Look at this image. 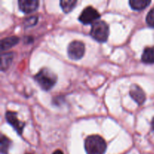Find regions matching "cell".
Masks as SVG:
<instances>
[{
	"label": "cell",
	"mask_w": 154,
	"mask_h": 154,
	"mask_svg": "<svg viewBox=\"0 0 154 154\" xmlns=\"http://www.w3.org/2000/svg\"><path fill=\"white\" fill-rule=\"evenodd\" d=\"M129 3L133 10L141 11L146 8L151 3V2L149 0H130Z\"/></svg>",
	"instance_id": "obj_11"
},
{
	"label": "cell",
	"mask_w": 154,
	"mask_h": 154,
	"mask_svg": "<svg viewBox=\"0 0 154 154\" xmlns=\"http://www.w3.org/2000/svg\"><path fill=\"white\" fill-rule=\"evenodd\" d=\"M146 22L149 26L154 28V8L148 12L146 17Z\"/></svg>",
	"instance_id": "obj_15"
},
{
	"label": "cell",
	"mask_w": 154,
	"mask_h": 154,
	"mask_svg": "<svg viewBox=\"0 0 154 154\" xmlns=\"http://www.w3.org/2000/svg\"><path fill=\"white\" fill-rule=\"evenodd\" d=\"M5 119L8 123L11 126H13L14 129L16 130V132L19 135L22 134L24 126H25V123L20 121L19 119L17 118V113L14 112V111H7L5 114Z\"/></svg>",
	"instance_id": "obj_6"
},
{
	"label": "cell",
	"mask_w": 154,
	"mask_h": 154,
	"mask_svg": "<svg viewBox=\"0 0 154 154\" xmlns=\"http://www.w3.org/2000/svg\"><path fill=\"white\" fill-rule=\"evenodd\" d=\"M84 147L87 154H105L107 144L102 137L93 135L86 138Z\"/></svg>",
	"instance_id": "obj_1"
},
{
	"label": "cell",
	"mask_w": 154,
	"mask_h": 154,
	"mask_svg": "<svg viewBox=\"0 0 154 154\" xmlns=\"http://www.w3.org/2000/svg\"><path fill=\"white\" fill-rule=\"evenodd\" d=\"M90 35L97 42H105L109 35V26L103 20H97L92 24Z\"/></svg>",
	"instance_id": "obj_3"
},
{
	"label": "cell",
	"mask_w": 154,
	"mask_h": 154,
	"mask_svg": "<svg viewBox=\"0 0 154 154\" xmlns=\"http://www.w3.org/2000/svg\"><path fill=\"white\" fill-rule=\"evenodd\" d=\"M129 94L132 99L138 105H142L146 100L145 93L142 89L136 84H132L130 87Z\"/></svg>",
	"instance_id": "obj_7"
},
{
	"label": "cell",
	"mask_w": 154,
	"mask_h": 154,
	"mask_svg": "<svg viewBox=\"0 0 154 154\" xmlns=\"http://www.w3.org/2000/svg\"><path fill=\"white\" fill-rule=\"evenodd\" d=\"M52 154H64V153H63V152L62 151V150H55V151H54Z\"/></svg>",
	"instance_id": "obj_17"
},
{
	"label": "cell",
	"mask_w": 154,
	"mask_h": 154,
	"mask_svg": "<svg viewBox=\"0 0 154 154\" xmlns=\"http://www.w3.org/2000/svg\"><path fill=\"white\" fill-rule=\"evenodd\" d=\"M11 140L5 135H2L1 141H0V150L2 154H7L8 152L9 147L11 146Z\"/></svg>",
	"instance_id": "obj_14"
},
{
	"label": "cell",
	"mask_w": 154,
	"mask_h": 154,
	"mask_svg": "<svg viewBox=\"0 0 154 154\" xmlns=\"http://www.w3.org/2000/svg\"><path fill=\"white\" fill-rule=\"evenodd\" d=\"M38 22V17L36 16H32L28 17L27 19H26V20L24 21V25L26 27H29L35 26Z\"/></svg>",
	"instance_id": "obj_16"
},
{
	"label": "cell",
	"mask_w": 154,
	"mask_h": 154,
	"mask_svg": "<svg viewBox=\"0 0 154 154\" xmlns=\"http://www.w3.org/2000/svg\"><path fill=\"white\" fill-rule=\"evenodd\" d=\"M35 80L42 90L48 91L56 84L57 76L49 69L44 68L35 75Z\"/></svg>",
	"instance_id": "obj_2"
},
{
	"label": "cell",
	"mask_w": 154,
	"mask_h": 154,
	"mask_svg": "<svg viewBox=\"0 0 154 154\" xmlns=\"http://www.w3.org/2000/svg\"><path fill=\"white\" fill-rule=\"evenodd\" d=\"M152 129H153V130L154 131V117H153V120H152Z\"/></svg>",
	"instance_id": "obj_18"
},
{
	"label": "cell",
	"mask_w": 154,
	"mask_h": 154,
	"mask_svg": "<svg viewBox=\"0 0 154 154\" xmlns=\"http://www.w3.org/2000/svg\"><path fill=\"white\" fill-rule=\"evenodd\" d=\"M14 54L12 53H6L2 54L1 57V70L5 71L10 66L13 61Z\"/></svg>",
	"instance_id": "obj_12"
},
{
	"label": "cell",
	"mask_w": 154,
	"mask_h": 154,
	"mask_svg": "<svg viewBox=\"0 0 154 154\" xmlns=\"http://www.w3.org/2000/svg\"><path fill=\"white\" fill-rule=\"evenodd\" d=\"M99 17H100V14L98 11L92 6H88L82 11L81 15L78 17V20L82 23L88 25V24L94 23Z\"/></svg>",
	"instance_id": "obj_4"
},
{
	"label": "cell",
	"mask_w": 154,
	"mask_h": 154,
	"mask_svg": "<svg viewBox=\"0 0 154 154\" xmlns=\"http://www.w3.org/2000/svg\"><path fill=\"white\" fill-rule=\"evenodd\" d=\"M18 5L21 11L26 14H29L37 10L39 5V2L38 0H19Z\"/></svg>",
	"instance_id": "obj_8"
},
{
	"label": "cell",
	"mask_w": 154,
	"mask_h": 154,
	"mask_svg": "<svg viewBox=\"0 0 154 154\" xmlns=\"http://www.w3.org/2000/svg\"><path fill=\"white\" fill-rule=\"evenodd\" d=\"M85 53V45L82 42L74 41L68 47V55L73 60H78L82 58Z\"/></svg>",
	"instance_id": "obj_5"
},
{
	"label": "cell",
	"mask_w": 154,
	"mask_h": 154,
	"mask_svg": "<svg viewBox=\"0 0 154 154\" xmlns=\"http://www.w3.org/2000/svg\"><path fill=\"white\" fill-rule=\"evenodd\" d=\"M77 2H78L76 0H62V1H60V5L63 11L68 14L73 10L74 8L76 5Z\"/></svg>",
	"instance_id": "obj_13"
},
{
	"label": "cell",
	"mask_w": 154,
	"mask_h": 154,
	"mask_svg": "<svg viewBox=\"0 0 154 154\" xmlns=\"http://www.w3.org/2000/svg\"><path fill=\"white\" fill-rule=\"evenodd\" d=\"M141 60L144 63L147 64L154 63V47L146 48L143 51Z\"/></svg>",
	"instance_id": "obj_10"
},
{
	"label": "cell",
	"mask_w": 154,
	"mask_h": 154,
	"mask_svg": "<svg viewBox=\"0 0 154 154\" xmlns=\"http://www.w3.org/2000/svg\"><path fill=\"white\" fill-rule=\"evenodd\" d=\"M19 42V38L17 36H10L3 38L1 41L2 51H6L10 49L12 47L15 46Z\"/></svg>",
	"instance_id": "obj_9"
}]
</instances>
